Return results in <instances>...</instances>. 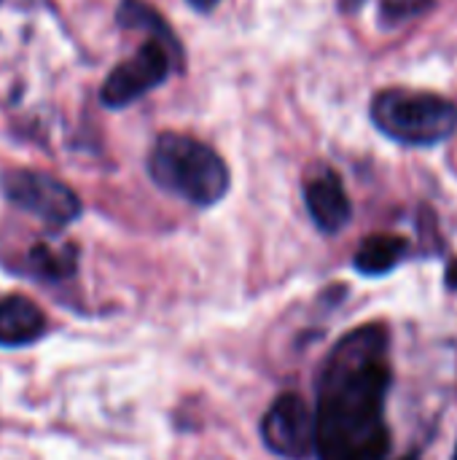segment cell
<instances>
[{
    "label": "cell",
    "mask_w": 457,
    "mask_h": 460,
    "mask_svg": "<svg viewBox=\"0 0 457 460\" xmlns=\"http://www.w3.org/2000/svg\"><path fill=\"white\" fill-rule=\"evenodd\" d=\"M388 348V329L366 323L342 337L326 356L315 383L318 460H393L385 418L393 380Z\"/></svg>",
    "instance_id": "1"
},
{
    "label": "cell",
    "mask_w": 457,
    "mask_h": 460,
    "mask_svg": "<svg viewBox=\"0 0 457 460\" xmlns=\"http://www.w3.org/2000/svg\"><path fill=\"white\" fill-rule=\"evenodd\" d=\"M145 167L162 191L197 208L218 205L232 186L226 159L213 146L186 132L156 135Z\"/></svg>",
    "instance_id": "2"
},
{
    "label": "cell",
    "mask_w": 457,
    "mask_h": 460,
    "mask_svg": "<svg viewBox=\"0 0 457 460\" xmlns=\"http://www.w3.org/2000/svg\"><path fill=\"white\" fill-rule=\"evenodd\" d=\"M369 113L385 137L412 148L439 146L457 129V102L436 92L382 89L374 94Z\"/></svg>",
    "instance_id": "3"
},
{
    "label": "cell",
    "mask_w": 457,
    "mask_h": 460,
    "mask_svg": "<svg viewBox=\"0 0 457 460\" xmlns=\"http://www.w3.org/2000/svg\"><path fill=\"white\" fill-rule=\"evenodd\" d=\"M183 59L186 54L180 43H170L148 35L145 43L132 57L119 62L105 75L100 89V102L108 111L129 108L148 92L159 89L172 75V70H183Z\"/></svg>",
    "instance_id": "4"
},
{
    "label": "cell",
    "mask_w": 457,
    "mask_h": 460,
    "mask_svg": "<svg viewBox=\"0 0 457 460\" xmlns=\"http://www.w3.org/2000/svg\"><path fill=\"white\" fill-rule=\"evenodd\" d=\"M0 191L16 210L35 216L48 229H65L83 210L78 194L67 183L40 170L19 167L0 172Z\"/></svg>",
    "instance_id": "5"
},
{
    "label": "cell",
    "mask_w": 457,
    "mask_h": 460,
    "mask_svg": "<svg viewBox=\"0 0 457 460\" xmlns=\"http://www.w3.org/2000/svg\"><path fill=\"white\" fill-rule=\"evenodd\" d=\"M264 447L286 460L318 456V415L299 394H280L259 426Z\"/></svg>",
    "instance_id": "6"
},
{
    "label": "cell",
    "mask_w": 457,
    "mask_h": 460,
    "mask_svg": "<svg viewBox=\"0 0 457 460\" xmlns=\"http://www.w3.org/2000/svg\"><path fill=\"white\" fill-rule=\"evenodd\" d=\"M304 205L312 224L323 234L342 232L353 218V202L345 191L342 178L331 167H326L323 172L304 183Z\"/></svg>",
    "instance_id": "7"
},
{
    "label": "cell",
    "mask_w": 457,
    "mask_h": 460,
    "mask_svg": "<svg viewBox=\"0 0 457 460\" xmlns=\"http://www.w3.org/2000/svg\"><path fill=\"white\" fill-rule=\"evenodd\" d=\"M46 332L43 310L27 296L0 299V348H24Z\"/></svg>",
    "instance_id": "8"
},
{
    "label": "cell",
    "mask_w": 457,
    "mask_h": 460,
    "mask_svg": "<svg viewBox=\"0 0 457 460\" xmlns=\"http://www.w3.org/2000/svg\"><path fill=\"white\" fill-rule=\"evenodd\" d=\"M24 264L30 275L43 283H65L78 270V248L65 240L40 237L30 245Z\"/></svg>",
    "instance_id": "9"
},
{
    "label": "cell",
    "mask_w": 457,
    "mask_h": 460,
    "mask_svg": "<svg viewBox=\"0 0 457 460\" xmlns=\"http://www.w3.org/2000/svg\"><path fill=\"white\" fill-rule=\"evenodd\" d=\"M409 240L401 237V234H372V237H364L356 256H353V267L361 272V275H369V278H380V275H388L393 272L407 256H409Z\"/></svg>",
    "instance_id": "10"
},
{
    "label": "cell",
    "mask_w": 457,
    "mask_h": 460,
    "mask_svg": "<svg viewBox=\"0 0 457 460\" xmlns=\"http://www.w3.org/2000/svg\"><path fill=\"white\" fill-rule=\"evenodd\" d=\"M116 24L124 30H143L145 35H154L170 43H180L170 22L145 0H121L116 8Z\"/></svg>",
    "instance_id": "11"
},
{
    "label": "cell",
    "mask_w": 457,
    "mask_h": 460,
    "mask_svg": "<svg viewBox=\"0 0 457 460\" xmlns=\"http://www.w3.org/2000/svg\"><path fill=\"white\" fill-rule=\"evenodd\" d=\"M434 5L436 0H380V22L382 27H396L415 16L428 13Z\"/></svg>",
    "instance_id": "12"
},
{
    "label": "cell",
    "mask_w": 457,
    "mask_h": 460,
    "mask_svg": "<svg viewBox=\"0 0 457 460\" xmlns=\"http://www.w3.org/2000/svg\"><path fill=\"white\" fill-rule=\"evenodd\" d=\"M417 226H420V234H423V243L428 248V253H439L442 251V237H439V224H436V213L431 208H420V216H417Z\"/></svg>",
    "instance_id": "13"
},
{
    "label": "cell",
    "mask_w": 457,
    "mask_h": 460,
    "mask_svg": "<svg viewBox=\"0 0 457 460\" xmlns=\"http://www.w3.org/2000/svg\"><path fill=\"white\" fill-rule=\"evenodd\" d=\"M444 283H447V288L457 291V259H453V261L447 264V272H444Z\"/></svg>",
    "instance_id": "14"
},
{
    "label": "cell",
    "mask_w": 457,
    "mask_h": 460,
    "mask_svg": "<svg viewBox=\"0 0 457 460\" xmlns=\"http://www.w3.org/2000/svg\"><path fill=\"white\" fill-rule=\"evenodd\" d=\"M194 11H202V13H207V11H213L221 0H186Z\"/></svg>",
    "instance_id": "15"
},
{
    "label": "cell",
    "mask_w": 457,
    "mask_h": 460,
    "mask_svg": "<svg viewBox=\"0 0 457 460\" xmlns=\"http://www.w3.org/2000/svg\"><path fill=\"white\" fill-rule=\"evenodd\" d=\"M453 460H457V450H455V456H453Z\"/></svg>",
    "instance_id": "16"
},
{
    "label": "cell",
    "mask_w": 457,
    "mask_h": 460,
    "mask_svg": "<svg viewBox=\"0 0 457 460\" xmlns=\"http://www.w3.org/2000/svg\"><path fill=\"white\" fill-rule=\"evenodd\" d=\"M0 3H3V0H0Z\"/></svg>",
    "instance_id": "17"
}]
</instances>
